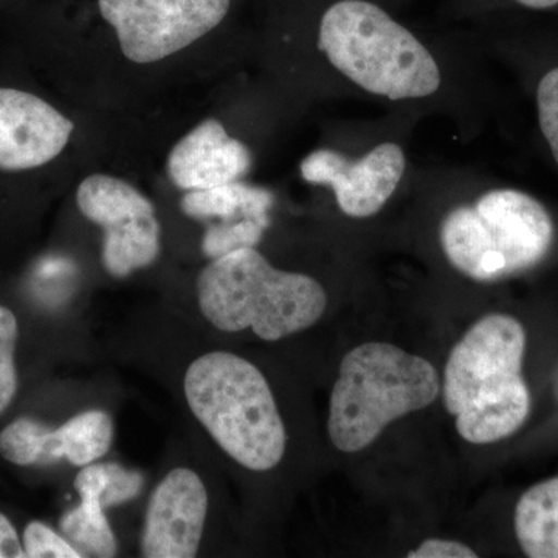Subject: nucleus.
Returning a JSON list of instances; mask_svg holds the SVG:
<instances>
[{
	"instance_id": "obj_2",
	"label": "nucleus",
	"mask_w": 558,
	"mask_h": 558,
	"mask_svg": "<svg viewBox=\"0 0 558 558\" xmlns=\"http://www.w3.org/2000/svg\"><path fill=\"white\" fill-rule=\"evenodd\" d=\"M196 288L201 312L215 328L252 329L266 341L310 329L328 304L317 279L275 269L255 248L213 259L201 271Z\"/></svg>"
},
{
	"instance_id": "obj_5",
	"label": "nucleus",
	"mask_w": 558,
	"mask_h": 558,
	"mask_svg": "<svg viewBox=\"0 0 558 558\" xmlns=\"http://www.w3.org/2000/svg\"><path fill=\"white\" fill-rule=\"evenodd\" d=\"M438 371L395 344L369 341L349 351L332 388L328 429L344 453L366 449L396 418L438 398Z\"/></svg>"
},
{
	"instance_id": "obj_24",
	"label": "nucleus",
	"mask_w": 558,
	"mask_h": 558,
	"mask_svg": "<svg viewBox=\"0 0 558 558\" xmlns=\"http://www.w3.org/2000/svg\"><path fill=\"white\" fill-rule=\"evenodd\" d=\"M517 2L527 7V9L546 10L550 9V7H556L558 0H517Z\"/></svg>"
},
{
	"instance_id": "obj_10",
	"label": "nucleus",
	"mask_w": 558,
	"mask_h": 558,
	"mask_svg": "<svg viewBox=\"0 0 558 558\" xmlns=\"http://www.w3.org/2000/svg\"><path fill=\"white\" fill-rule=\"evenodd\" d=\"M113 424L108 413L86 411L51 429L32 417H20L0 433V457L11 464H47L68 459L70 464H94L112 446Z\"/></svg>"
},
{
	"instance_id": "obj_23",
	"label": "nucleus",
	"mask_w": 558,
	"mask_h": 558,
	"mask_svg": "<svg viewBox=\"0 0 558 558\" xmlns=\"http://www.w3.org/2000/svg\"><path fill=\"white\" fill-rule=\"evenodd\" d=\"M0 558H27L16 527L0 513Z\"/></svg>"
},
{
	"instance_id": "obj_6",
	"label": "nucleus",
	"mask_w": 558,
	"mask_h": 558,
	"mask_svg": "<svg viewBox=\"0 0 558 558\" xmlns=\"http://www.w3.org/2000/svg\"><path fill=\"white\" fill-rule=\"evenodd\" d=\"M553 241L549 213L517 190L488 191L475 204L451 209L440 226V245L451 266L480 282L537 266Z\"/></svg>"
},
{
	"instance_id": "obj_11",
	"label": "nucleus",
	"mask_w": 558,
	"mask_h": 558,
	"mask_svg": "<svg viewBox=\"0 0 558 558\" xmlns=\"http://www.w3.org/2000/svg\"><path fill=\"white\" fill-rule=\"evenodd\" d=\"M208 492L193 470H171L154 490L142 535V556L193 558L199 553Z\"/></svg>"
},
{
	"instance_id": "obj_8",
	"label": "nucleus",
	"mask_w": 558,
	"mask_h": 558,
	"mask_svg": "<svg viewBox=\"0 0 558 558\" xmlns=\"http://www.w3.org/2000/svg\"><path fill=\"white\" fill-rule=\"evenodd\" d=\"M76 205L84 218L105 230L101 259L110 277H130L159 258L156 207L131 183L113 175H89L76 191Z\"/></svg>"
},
{
	"instance_id": "obj_17",
	"label": "nucleus",
	"mask_w": 558,
	"mask_h": 558,
	"mask_svg": "<svg viewBox=\"0 0 558 558\" xmlns=\"http://www.w3.org/2000/svg\"><path fill=\"white\" fill-rule=\"evenodd\" d=\"M269 226L263 220L242 218L238 222L209 227L202 240V252L213 260L238 250L255 248Z\"/></svg>"
},
{
	"instance_id": "obj_14",
	"label": "nucleus",
	"mask_w": 558,
	"mask_h": 558,
	"mask_svg": "<svg viewBox=\"0 0 558 558\" xmlns=\"http://www.w3.org/2000/svg\"><path fill=\"white\" fill-rule=\"evenodd\" d=\"M75 488L81 502L78 508L62 515V534L83 557H116L119 543L106 517L101 502L102 487L97 476L87 470H81L75 478Z\"/></svg>"
},
{
	"instance_id": "obj_18",
	"label": "nucleus",
	"mask_w": 558,
	"mask_h": 558,
	"mask_svg": "<svg viewBox=\"0 0 558 558\" xmlns=\"http://www.w3.org/2000/svg\"><path fill=\"white\" fill-rule=\"evenodd\" d=\"M17 336L20 326L16 315L9 307L0 306V414L9 409L17 391V373L14 365Z\"/></svg>"
},
{
	"instance_id": "obj_19",
	"label": "nucleus",
	"mask_w": 558,
	"mask_h": 558,
	"mask_svg": "<svg viewBox=\"0 0 558 558\" xmlns=\"http://www.w3.org/2000/svg\"><path fill=\"white\" fill-rule=\"evenodd\" d=\"M27 558H81V553L68 538L54 532L47 524L33 521L22 537Z\"/></svg>"
},
{
	"instance_id": "obj_16",
	"label": "nucleus",
	"mask_w": 558,
	"mask_h": 558,
	"mask_svg": "<svg viewBox=\"0 0 558 558\" xmlns=\"http://www.w3.org/2000/svg\"><path fill=\"white\" fill-rule=\"evenodd\" d=\"M271 205L274 194L269 190L248 185L241 180L215 189L186 191L180 202V208L191 219L231 220L242 216L267 223H270Z\"/></svg>"
},
{
	"instance_id": "obj_9",
	"label": "nucleus",
	"mask_w": 558,
	"mask_h": 558,
	"mask_svg": "<svg viewBox=\"0 0 558 558\" xmlns=\"http://www.w3.org/2000/svg\"><path fill=\"white\" fill-rule=\"evenodd\" d=\"M405 167L403 149L396 143H381L359 160L337 150H315L301 161L300 171L306 182L330 186L344 215L369 218L398 190Z\"/></svg>"
},
{
	"instance_id": "obj_15",
	"label": "nucleus",
	"mask_w": 558,
	"mask_h": 558,
	"mask_svg": "<svg viewBox=\"0 0 558 558\" xmlns=\"http://www.w3.org/2000/svg\"><path fill=\"white\" fill-rule=\"evenodd\" d=\"M515 532L531 558H558V476L529 488L515 509Z\"/></svg>"
},
{
	"instance_id": "obj_4",
	"label": "nucleus",
	"mask_w": 558,
	"mask_h": 558,
	"mask_svg": "<svg viewBox=\"0 0 558 558\" xmlns=\"http://www.w3.org/2000/svg\"><path fill=\"white\" fill-rule=\"evenodd\" d=\"M183 389L194 417L242 468L267 472L281 462L288 435L269 384L253 363L208 352L191 363Z\"/></svg>"
},
{
	"instance_id": "obj_3",
	"label": "nucleus",
	"mask_w": 558,
	"mask_h": 558,
	"mask_svg": "<svg viewBox=\"0 0 558 558\" xmlns=\"http://www.w3.org/2000/svg\"><path fill=\"white\" fill-rule=\"evenodd\" d=\"M318 49L333 69L363 90L388 100H416L440 87L427 47L366 0H340L319 21Z\"/></svg>"
},
{
	"instance_id": "obj_22",
	"label": "nucleus",
	"mask_w": 558,
	"mask_h": 558,
	"mask_svg": "<svg viewBox=\"0 0 558 558\" xmlns=\"http://www.w3.org/2000/svg\"><path fill=\"white\" fill-rule=\"evenodd\" d=\"M410 558H475L478 554L464 543L453 539L429 538L422 543L416 550H411Z\"/></svg>"
},
{
	"instance_id": "obj_7",
	"label": "nucleus",
	"mask_w": 558,
	"mask_h": 558,
	"mask_svg": "<svg viewBox=\"0 0 558 558\" xmlns=\"http://www.w3.org/2000/svg\"><path fill=\"white\" fill-rule=\"evenodd\" d=\"M95 9L128 60L153 64L218 28L231 0H95Z\"/></svg>"
},
{
	"instance_id": "obj_1",
	"label": "nucleus",
	"mask_w": 558,
	"mask_h": 558,
	"mask_svg": "<svg viewBox=\"0 0 558 558\" xmlns=\"http://www.w3.org/2000/svg\"><path fill=\"white\" fill-rule=\"evenodd\" d=\"M526 332L519 319L486 315L458 341L444 374V403L468 442H497L517 432L531 411L523 379Z\"/></svg>"
},
{
	"instance_id": "obj_13",
	"label": "nucleus",
	"mask_w": 558,
	"mask_h": 558,
	"mask_svg": "<svg viewBox=\"0 0 558 558\" xmlns=\"http://www.w3.org/2000/svg\"><path fill=\"white\" fill-rule=\"evenodd\" d=\"M252 167V153L230 137L219 120L208 119L189 132L168 157V174L179 190L215 189L241 180Z\"/></svg>"
},
{
	"instance_id": "obj_25",
	"label": "nucleus",
	"mask_w": 558,
	"mask_h": 558,
	"mask_svg": "<svg viewBox=\"0 0 558 558\" xmlns=\"http://www.w3.org/2000/svg\"><path fill=\"white\" fill-rule=\"evenodd\" d=\"M557 396H558V379H557Z\"/></svg>"
},
{
	"instance_id": "obj_12",
	"label": "nucleus",
	"mask_w": 558,
	"mask_h": 558,
	"mask_svg": "<svg viewBox=\"0 0 558 558\" xmlns=\"http://www.w3.org/2000/svg\"><path fill=\"white\" fill-rule=\"evenodd\" d=\"M75 131L49 102L28 92L0 89V171H28L57 159Z\"/></svg>"
},
{
	"instance_id": "obj_20",
	"label": "nucleus",
	"mask_w": 558,
	"mask_h": 558,
	"mask_svg": "<svg viewBox=\"0 0 558 558\" xmlns=\"http://www.w3.org/2000/svg\"><path fill=\"white\" fill-rule=\"evenodd\" d=\"M537 106L539 128L558 165V68L539 81Z\"/></svg>"
},
{
	"instance_id": "obj_21",
	"label": "nucleus",
	"mask_w": 558,
	"mask_h": 558,
	"mask_svg": "<svg viewBox=\"0 0 558 558\" xmlns=\"http://www.w3.org/2000/svg\"><path fill=\"white\" fill-rule=\"evenodd\" d=\"M105 494L101 497L105 509L132 501L142 494L143 486H145L142 473L121 468L116 462L105 464Z\"/></svg>"
}]
</instances>
